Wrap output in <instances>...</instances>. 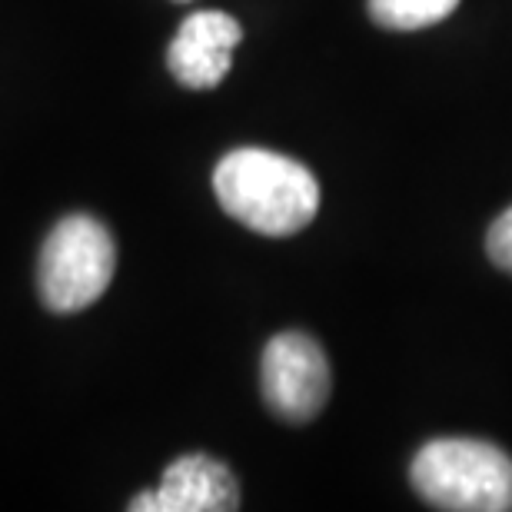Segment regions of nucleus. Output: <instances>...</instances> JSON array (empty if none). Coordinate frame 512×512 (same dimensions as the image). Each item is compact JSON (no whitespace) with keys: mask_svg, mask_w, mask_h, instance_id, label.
Returning a JSON list of instances; mask_svg holds the SVG:
<instances>
[{"mask_svg":"<svg viewBox=\"0 0 512 512\" xmlns=\"http://www.w3.org/2000/svg\"><path fill=\"white\" fill-rule=\"evenodd\" d=\"M486 250H489V256H493V263L499 266V270L512 273V207L493 223V227H489Z\"/></svg>","mask_w":512,"mask_h":512,"instance_id":"6e6552de","label":"nucleus"},{"mask_svg":"<svg viewBox=\"0 0 512 512\" xmlns=\"http://www.w3.org/2000/svg\"><path fill=\"white\" fill-rule=\"evenodd\" d=\"M243 27L220 10H200L180 24L167 50L170 74L190 90H210L230 74L233 50L240 47Z\"/></svg>","mask_w":512,"mask_h":512,"instance_id":"423d86ee","label":"nucleus"},{"mask_svg":"<svg viewBox=\"0 0 512 512\" xmlns=\"http://www.w3.org/2000/svg\"><path fill=\"white\" fill-rule=\"evenodd\" d=\"M237 506V476L220 459L203 453L173 459L160 486L130 503L133 512H233Z\"/></svg>","mask_w":512,"mask_h":512,"instance_id":"39448f33","label":"nucleus"},{"mask_svg":"<svg viewBox=\"0 0 512 512\" xmlns=\"http://www.w3.org/2000/svg\"><path fill=\"white\" fill-rule=\"evenodd\" d=\"M266 406L286 423H310L330 399L333 376L323 346L306 333H280L266 343L260 363Z\"/></svg>","mask_w":512,"mask_h":512,"instance_id":"20e7f679","label":"nucleus"},{"mask_svg":"<svg viewBox=\"0 0 512 512\" xmlns=\"http://www.w3.org/2000/svg\"><path fill=\"white\" fill-rule=\"evenodd\" d=\"M117 270L110 230L87 213H70L50 230L37 263V290L50 313H80L107 293Z\"/></svg>","mask_w":512,"mask_h":512,"instance_id":"7ed1b4c3","label":"nucleus"},{"mask_svg":"<svg viewBox=\"0 0 512 512\" xmlns=\"http://www.w3.org/2000/svg\"><path fill=\"white\" fill-rule=\"evenodd\" d=\"M426 506L449 512H509L512 456L483 439H433L409 469Z\"/></svg>","mask_w":512,"mask_h":512,"instance_id":"f03ea898","label":"nucleus"},{"mask_svg":"<svg viewBox=\"0 0 512 512\" xmlns=\"http://www.w3.org/2000/svg\"><path fill=\"white\" fill-rule=\"evenodd\" d=\"M220 207L263 237H293L320 210V183L300 160L283 153L240 147L213 170Z\"/></svg>","mask_w":512,"mask_h":512,"instance_id":"f257e3e1","label":"nucleus"},{"mask_svg":"<svg viewBox=\"0 0 512 512\" xmlns=\"http://www.w3.org/2000/svg\"><path fill=\"white\" fill-rule=\"evenodd\" d=\"M459 0H370L373 24L386 30H423L446 20Z\"/></svg>","mask_w":512,"mask_h":512,"instance_id":"0eeeda50","label":"nucleus"}]
</instances>
